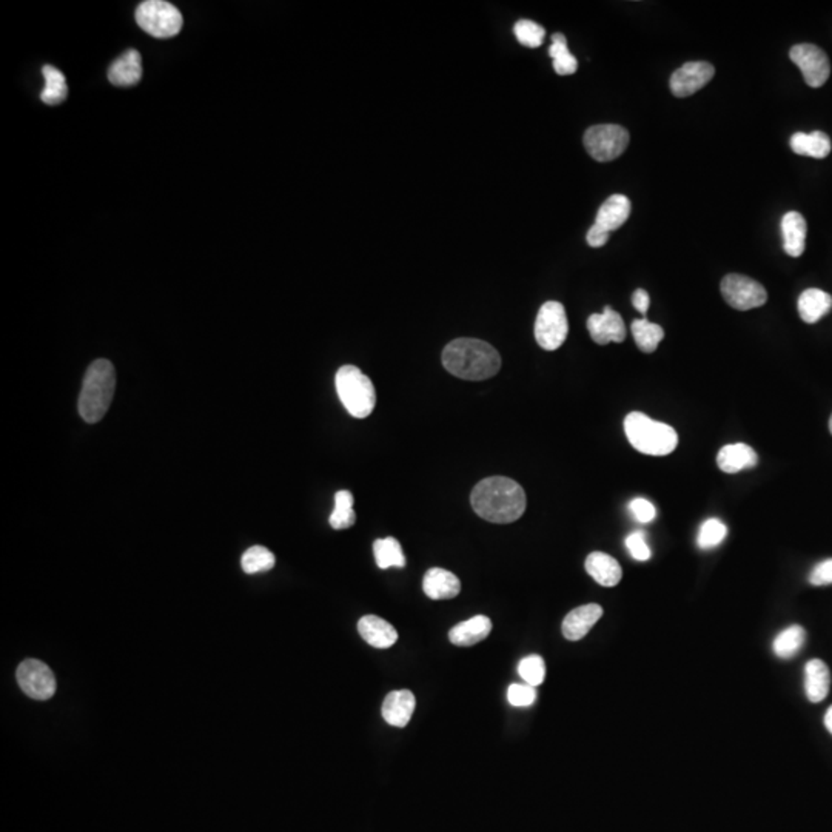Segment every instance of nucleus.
I'll return each instance as SVG.
<instances>
[{
    "label": "nucleus",
    "mask_w": 832,
    "mask_h": 832,
    "mask_svg": "<svg viewBox=\"0 0 832 832\" xmlns=\"http://www.w3.org/2000/svg\"><path fill=\"white\" fill-rule=\"evenodd\" d=\"M478 517L497 524H508L523 517L528 500L519 482L506 477H491L478 482L471 495Z\"/></svg>",
    "instance_id": "1"
},
{
    "label": "nucleus",
    "mask_w": 832,
    "mask_h": 832,
    "mask_svg": "<svg viewBox=\"0 0 832 832\" xmlns=\"http://www.w3.org/2000/svg\"><path fill=\"white\" fill-rule=\"evenodd\" d=\"M443 366L453 377L466 381H484L501 369V356L489 342L475 338H458L443 351Z\"/></svg>",
    "instance_id": "2"
},
{
    "label": "nucleus",
    "mask_w": 832,
    "mask_h": 832,
    "mask_svg": "<svg viewBox=\"0 0 832 832\" xmlns=\"http://www.w3.org/2000/svg\"><path fill=\"white\" fill-rule=\"evenodd\" d=\"M116 370L108 360H98L85 373L79 397V414L89 425L99 423L115 397Z\"/></svg>",
    "instance_id": "3"
},
{
    "label": "nucleus",
    "mask_w": 832,
    "mask_h": 832,
    "mask_svg": "<svg viewBox=\"0 0 832 832\" xmlns=\"http://www.w3.org/2000/svg\"><path fill=\"white\" fill-rule=\"evenodd\" d=\"M624 434L633 449L644 455H670L678 445V435L674 427L641 412H631L624 418Z\"/></svg>",
    "instance_id": "4"
},
{
    "label": "nucleus",
    "mask_w": 832,
    "mask_h": 832,
    "mask_svg": "<svg viewBox=\"0 0 832 832\" xmlns=\"http://www.w3.org/2000/svg\"><path fill=\"white\" fill-rule=\"evenodd\" d=\"M341 403L353 418L370 416L377 406V392L372 379L356 366L341 367L335 378Z\"/></svg>",
    "instance_id": "5"
},
{
    "label": "nucleus",
    "mask_w": 832,
    "mask_h": 832,
    "mask_svg": "<svg viewBox=\"0 0 832 832\" xmlns=\"http://www.w3.org/2000/svg\"><path fill=\"white\" fill-rule=\"evenodd\" d=\"M136 22L142 32L157 39L176 36L183 25L181 11L164 0L142 2L136 8Z\"/></svg>",
    "instance_id": "6"
},
{
    "label": "nucleus",
    "mask_w": 832,
    "mask_h": 832,
    "mask_svg": "<svg viewBox=\"0 0 832 832\" xmlns=\"http://www.w3.org/2000/svg\"><path fill=\"white\" fill-rule=\"evenodd\" d=\"M586 152L598 163H609L623 154L629 145V133L622 126L603 124L587 128L583 137Z\"/></svg>",
    "instance_id": "7"
},
{
    "label": "nucleus",
    "mask_w": 832,
    "mask_h": 832,
    "mask_svg": "<svg viewBox=\"0 0 832 832\" xmlns=\"http://www.w3.org/2000/svg\"><path fill=\"white\" fill-rule=\"evenodd\" d=\"M569 333V323L563 304L547 301L541 305L535 320V340L541 349L554 351L565 344Z\"/></svg>",
    "instance_id": "8"
},
{
    "label": "nucleus",
    "mask_w": 832,
    "mask_h": 832,
    "mask_svg": "<svg viewBox=\"0 0 832 832\" xmlns=\"http://www.w3.org/2000/svg\"><path fill=\"white\" fill-rule=\"evenodd\" d=\"M722 294L733 309L746 310L762 307L768 301V294L762 284L744 275H728L723 277Z\"/></svg>",
    "instance_id": "9"
},
{
    "label": "nucleus",
    "mask_w": 832,
    "mask_h": 832,
    "mask_svg": "<svg viewBox=\"0 0 832 832\" xmlns=\"http://www.w3.org/2000/svg\"><path fill=\"white\" fill-rule=\"evenodd\" d=\"M790 58L800 69L809 87L818 89L827 84L831 74V63L822 48L812 43H799L790 48Z\"/></svg>",
    "instance_id": "10"
},
{
    "label": "nucleus",
    "mask_w": 832,
    "mask_h": 832,
    "mask_svg": "<svg viewBox=\"0 0 832 832\" xmlns=\"http://www.w3.org/2000/svg\"><path fill=\"white\" fill-rule=\"evenodd\" d=\"M17 683L26 696L34 700H48L56 692V677L39 659H25L17 668Z\"/></svg>",
    "instance_id": "11"
},
{
    "label": "nucleus",
    "mask_w": 832,
    "mask_h": 832,
    "mask_svg": "<svg viewBox=\"0 0 832 832\" xmlns=\"http://www.w3.org/2000/svg\"><path fill=\"white\" fill-rule=\"evenodd\" d=\"M715 69L709 62H687L670 76V91L677 98H687L711 82Z\"/></svg>",
    "instance_id": "12"
},
{
    "label": "nucleus",
    "mask_w": 832,
    "mask_h": 832,
    "mask_svg": "<svg viewBox=\"0 0 832 832\" xmlns=\"http://www.w3.org/2000/svg\"><path fill=\"white\" fill-rule=\"evenodd\" d=\"M587 330L592 340L600 346H606L609 342H623L626 338L623 318L611 307H604L603 313L591 314L587 320Z\"/></svg>",
    "instance_id": "13"
},
{
    "label": "nucleus",
    "mask_w": 832,
    "mask_h": 832,
    "mask_svg": "<svg viewBox=\"0 0 832 832\" xmlns=\"http://www.w3.org/2000/svg\"><path fill=\"white\" fill-rule=\"evenodd\" d=\"M602 617L603 607L600 604H595V603L584 604V606L576 607L566 615L561 631L566 639L578 641L583 637H586L587 632Z\"/></svg>",
    "instance_id": "14"
},
{
    "label": "nucleus",
    "mask_w": 832,
    "mask_h": 832,
    "mask_svg": "<svg viewBox=\"0 0 832 832\" xmlns=\"http://www.w3.org/2000/svg\"><path fill=\"white\" fill-rule=\"evenodd\" d=\"M416 700L412 692L407 689L393 691L386 696L382 703V717L395 728L407 726L410 718L414 715Z\"/></svg>",
    "instance_id": "15"
},
{
    "label": "nucleus",
    "mask_w": 832,
    "mask_h": 832,
    "mask_svg": "<svg viewBox=\"0 0 832 832\" xmlns=\"http://www.w3.org/2000/svg\"><path fill=\"white\" fill-rule=\"evenodd\" d=\"M358 632L362 640H366L367 643L377 650H388L398 640V632L392 624L378 615L362 617L358 622Z\"/></svg>",
    "instance_id": "16"
},
{
    "label": "nucleus",
    "mask_w": 832,
    "mask_h": 832,
    "mask_svg": "<svg viewBox=\"0 0 832 832\" xmlns=\"http://www.w3.org/2000/svg\"><path fill=\"white\" fill-rule=\"evenodd\" d=\"M631 216V201L624 194H612L603 202L595 218V226L607 233L618 230Z\"/></svg>",
    "instance_id": "17"
},
{
    "label": "nucleus",
    "mask_w": 832,
    "mask_h": 832,
    "mask_svg": "<svg viewBox=\"0 0 832 832\" xmlns=\"http://www.w3.org/2000/svg\"><path fill=\"white\" fill-rule=\"evenodd\" d=\"M142 59L136 50H126L108 69V80L116 87H131L142 79Z\"/></svg>",
    "instance_id": "18"
},
{
    "label": "nucleus",
    "mask_w": 832,
    "mask_h": 832,
    "mask_svg": "<svg viewBox=\"0 0 832 832\" xmlns=\"http://www.w3.org/2000/svg\"><path fill=\"white\" fill-rule=\"evenodd\" d=\"M423 589L430 600H452L460 594L461 583L455 574L434 567L425 574Z\"/></svg>",
    "instance_id": "19"
},
{
    "label": "nucleus",
    "mask_w": 832,
    "mask_h": 832,
    "mask_svg": "<svg viewBox=\"0 0 832 832\" xmlns=\"http://www.w3.org/2000/svg\"><path fill=\"white\" fill-rule=\"evenodd\" d=\"M759 456L751 445L743 443L724 445L718 452L717 464L720 471L724 473H737V472L757 466Z\"/></svg>",
    "instance_id": "20"
},
{
    "label": "nucleus",
    "mask_w": 832,
    "mask_h": 832,
    "mask_svg": "<svg viewBox=\"0 0 832 832\" xmlns=\"http://www.w3.org/2000/svg\"><path fill=\"white\" fill-rule=\"evenodd\" d=\"M781 233H783V248L792 257H799L805 252L807 246L808 226L805 218L790 211L781 220Z\"/></svg>",
    "instance_id": "21"
},
{
    "label": "nucleus",
    "mask_w": 832,
    "mask_h": 832,
    "mask_svg": "<svg viewBox=\"0 0 832 832\" xmlns=\"http://www.w3.org/2000/svg\"><path fill=\"white\" fill-rule=\"evenodd\" d=\"M586 571L598 584L604 587L617 586L623 576L620 563L604 552H592L587 556Z\"/></svg>",
    "instance_id": "22"
},
{
    "label": "nucleus",
    "mask_w": 832,
    "mask_h": 832,
    "mask_svg": "<svg viewBox=\"0 0 832 832\" xmlns=\"http://www.w3.org/2000/svg\"><path fill=\"white\" fill-rule=\"evenodd\" d=\"M831 687V672L822 659H811L805 668V689L808 700L820 703L827 698Z\"/></svg>",
    "instance_id": "23"
},
{
    "label": "nucleus",
    "mask_w": 832,
    "mask_h": 832,
    "mask_svg": "<svg viewBox=\"0 0 832 832\" xmlns=\"http://www.w3.org/2000/svg\"><path fill=\"white\" fill-rule=\"evenodd\" d=\"M491 631L492 622L484 615H477L453 626L449 632V639L456 646H473L486 640Z\"/></svg>",
    "instance_id": "24"
},
{
    "label": "nucleus",
    "mask_w": 832,
    "mask_h": 832,
    "mask_svg": "<svg viewBox=\"0 0 832 832\" xmlns=\"http://www.w3.org/2000/svg\"><path fill=\"white\" fill-rule=\"evenodd\" d=\"M832 309V296L820 288H808L799 298V313L808 324H816Z\"/></svg>",
    "instance_id": "25"
},
{
    "label": "nucleus",
    "mask_w": 832,
    "mask_h": 832,
    "mask_svg": "<svg viewBox=\"0 0 832 832\" xmlns=\"http://www.w3.org/2000/svg\"><path fill=\"white\" fill-rule=\"evenodd\" d=\"M790 148H792V152L800 154V156L823 159V157H827L831 153V139L823 131L796 133L790 137Z\"/></svg>",
    "instance_id": "26"
},
{
    "label": "nucleus",
    "mask_w": 832,
    "mask_h": 832,
    "mask_svg": "<svg viewBox=\"0 0 832 832\" xmlns=\"http://www.w3.org/2000/svg\"><path fill=\"white\" fill-rule=\"evenodd\" d=\"M42 74L45 79V89L41 93V100L47 105L62 104L69 96V85L62 71L51 65H45Z\"/></svg>",
    "instance_id": "27"
},
{
    "label": "nucleus",
    "mask_w": 832,
    "mask_h": 832,
    "mask_svg": "<svg viewBox=\"0 0 832 832\" xmlns=\"http://www.w3.org/2000/svg\"><path fill=\"white\" fill-rule=\"evenodd\" d=\"M631 330H632L635 344L644 353H654L659 342L665 338V330L646 318L633 321Z\"/></svg>",
    "instance_id": "28"
},
{
    "label": "nucleus",
    "mask_w": 832,
    "mask_h": 832,
    "mask_svg": "<svg viewBox=\"0 0 832 832\" xmlns=\"http://www.w3.org/2000/svg\"><path fill=\"white\" fill-rule=\"evenodd\" d=\"M373 554L379 569H390V567H404L406 566V556H404L403 547L399 541L393 537L388 538L377 539L373 543Z\"/></svg>",
    "instance_id": "29"
},
{
    "label": "nucleus",
    "mask_w": 832,
    "mask_h": 832,
    "mask_svg": "<svg viewBox=\"0 0 832 832\" xmlns=\"http://www.w3.org/2000/svg\"><path fill=\"white\" fill-rule=\"evenodd\" d=\"M550 58L554 59L555 73L560 76H571L578 69L575 56L567 48V39L561 33H555L549 47Z\"/></svg>",
    "instance_id": "30"
},
{
    "label": "nucleus",
    "mask_w": 832,
    "mask_h": 832,
    "mask_svg": "<svg viewBox=\"0 0 832 832\" xmlns=\"http://www.w3.org/2000/svg\"><path fill=\"white\" fill-rule=\"evenodd\" d=\"M807 640V632L801 626H790L781 631L774 640V652L779 659H792L800 652Z\"/></svg>",
    "instance_id": "31"
},
{
    "label": "nucleus",
    "mask_w": 832,
    "mask_h": 832,
    "mask_svg": "<svg viewBox=\"0 0 832 832\" xmlns=\"http://www.w3.org/2000/svg\"><path fill=\"white\" fill-rule=\"evenodd\" d=\"M353 495L349 491L335 493V508L330 515V526L335 530L349 529L356 521Z\"/></svg>",
    "instance_id": "32"
},
{
    "label": "nucleus",
    "mask_w": 832,
    "mask_h": 832,
    "mask_svg": "<svg viewBox=\"0 0 832 832\" xmlns=\"http://www.w3.org/2000/svg\"><path fill=\"white\" fill-rule=\"evenodd\" d=\"M275 555L262 546H253L242 555V569L246 574H259V572H267L273 569L275 566Z\"/></svg>",
    "instance_id": "33"
},
{
    "label": "nucleus",
    "mask_w": 832,
    "mask_h": 832,
    "mask_svg": "<svg viewBox=\"0 0 832 832\" xmlns=\"http://www.w3.org/2000/svg\"><path fill=\"white\" fill-rule=\"evenodd\" d=\"M728 535L726 524L718 519H709L702 524L696 543L702 549H714L718 545H722L723 539Z\"/></svg>",
    "instance_id": "34"
},
{
    "label": "nucleus",
    "mask_w": 832,
    "mask_h": 832,
    "mask_svg": "<svg viewBox=\"0 0 832 832\" xmlns=\"http://www.w3.org/2000/svg\"><path fill=\"white\" fill-rule=\"evenodd\" d=\"M513 33L519 39V42L524 47L538 48L545 42V28L538 25V23H535V22L529 21V19H521V21L517 22V25L513 28Z\"/></svg>",
    "instance_id": "35"
},
{
    "label": "nucleus",
    "mask_w": 832,
    "mask_h": 832,
    "mask_svg": "<svg viewBox=\"0 0 832 832\" xmlns=\"http://www.w3.org/2000/svg\"><path fill=\"white\" fill-rule=\"evenodd\" d=\"M519 674L523 678L526 685L537 687L545 681L546 665L545 659L539 655H529L521 659L519 665Z\"/></svg>",
    "instance_id": "36"
},
{
    "label": "nucleus",
    "mask_w": 832,
    "mask_h": 832,
    "mask_svg": "<svg viewBox=\"0 0 832 832\" xmlns=\"http://www.w3.org/2000/svg\"><path fill=\"white\" fill-rule=\"evenodd\" d=\"M508 700L512 706H532L535 700H537V691H535V687L526 685V683L524 685L515 683V685L509 686Z\"/></svg>",
    "instance_id": "37"
},
{
    "label": "nucleus",
    "mask_w": 832,
    "mask_h": 832,
    "mask_svg": "<svg viewBox=\"0 0 832 832\" xmlns=\"http://www.w3.org/2000/svg\"><path fill=\"white\" fill-rule=\"evenodd\" d=\"M626 547L633 560L648 561L652 556L650 546L646 543V535L644 532H633L626 538Z\"/></svg>",
    "instance_id": "38"
},
{
    "label": "nucleus",
    "mask_w": 832,
    "mask_h": 832,
    "mask_svg": "<svg viewBox=\"0 0 832 832\" xmlns=\"http://www.w3.org/2000/svg\"><path fill=\"white\" fill-rule=\"evenodd\" d=\"M629 510L632 512L633 519L643 524L654 521L655 517H657L654 504L650 503V500H644V498L632 500L629 504Z\"/></svg>",
    "instance_id": "39"
},
{
    "label": "nucleus",
    "mask_w": 832,
    "mask_h": 832,
    "mask_svg": "<svg viewBox=\"0 0 832 832\" xmlns=\"http://www.w3.org/2000/svg\"><path fill=\"white\" fill-rule=\"evenodd\" d=\"M809 583L812 586H827V584H832V558L829 560H825L817 565L814 569H812L811 575H809Z\"/></svg>",
    "instance_id": "40"
},
{
    "label": "nucleus",
    "mask_w": 832,
    "mask_h": 832,
    "mask_svg": "<svg viewBox=\"0 0 832 832\" xmlns=\"http://www.w3.org/2000/svg\"><path fill=\"white\" fill-rule=\"evenodd\" d=\"M609 236H611V233H607V231L594 224L587 231L586 241L594 248H600V247L606 246L607 241H609Z\"/></svg>",
    "instance_id": "41"
},
{
    "label": "nucleus",
    "mask_w": 832,
    "mask_h": 832,
    "mask_svg": "<svg viewBox=\"0 0 832 832\" xmlns=\"http://www.w3.org/2000/svg\"><path fill=\"white\" fill-rule=\"evenodd\" d=\"M632 304L633 307L639 310L640 313L643 314V316H646V313H648V310H650V294H648V292L643 290V288L635 290L632 294Z\"/></svg>",
    "instance_id": "42"
},
{
    "label": "nucleus",
    "mask_w": 832,
    "mask_h": 832,
    "mask_svg": "<svg viewBox=\"0 0 832 832\" xmlns=\"http://www.w3.org/2000/svg\"><path fill=\"white\" fill-rule=\"evenodd\" d=\"M825 726H827V731L832 734V706L829 707L827 714H825Z\"/></svg>",
    "instance_id": "43"
},
{
    "label": "nucleus",
    "mask_w": 832,
    "mask_h": 832,
    "mask_svg": "<svg viewBox=\"0 0 832 832\" xmlns=\"http://www.w3.org/2000/svg\"><path fill=\"white\" fill-rule=\"evenodd\" d=\"M829 430H831V434H832V416H831V419H829Z\"/></svg>",
    "instance_id": "44"
}]
</instances>
